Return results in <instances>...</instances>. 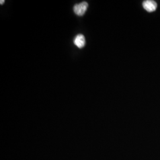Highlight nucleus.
I'll use <instances>...</instances> for the list:
<instances>
[{
  "label": "nucleus",
  "mask_w": 160,
  "mask_h": 160,
  "mask_svg": "<svg viewBox=\"0 0 160 160\" xmlns=\"http://www.w3.org/2000/svg\"><path fill=\"white\" fill-rule=\"evenodd\" d=\"M143 8L148 12H153L155 11L157 7V2L152 0H147L143 1L142 4Z\"/></svg>",
  "instance_id": "obj_2"
},
{
  "label": "nucleus",
  "mask_w": 160,
  "mask_h": 160,
  "mask_svg": "<svg viewBox=\"0 0 160 160\" xmlns=\"http://www.w3.org/2000/svg\"><path fill=\"white\" fill-rule=\"evenodd\" d=\"M75 45L77 46L79 48H82L85 46L86 44V39L84 35L82 34H78L74 40Z\"/></svg>",
  "instance_id": "obj_3"
},
{
  "label": "nucleus",
  "mask_w": 160,
  "mask_h": 160,
  "mask_svg": "<svg viewBox=\"0 0 160 160\" xmlns=\"http://www.w3.org/2000/svg\"><path fill=\"white\" fill-rule=\"evenodd\" d=\"M5 2V1L4 0H1L0 1V4L2 5V4H4V2Z\"/></svg>",
  "instance_id": "obj_4"
},
{
  "label": "nucleus",
  "mask_w": 160,
  "mask_h": 160,
  "mask_svg": "<svg viewBox=\"0 0 160 160\" xmlns=\"http://www.w3.org/2000/svg\"><path fill=\"white\" fill-rule=\"evenodd\" d=\"M88 3L84 1L80 4H75L74 7V12L75 14L78 16H82L85 13L88 8Z\"/></svg>",
  "instance_id": "obj_1"
}]
</instances>
